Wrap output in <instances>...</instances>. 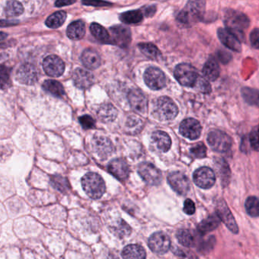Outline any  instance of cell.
Masks as SVG:
<instances>
[{"instance_id":"cell-25","label":"cell","mask_w":259,"mask_h":259,"mask_svg":"<svg viewBox=\"0 0 259 259\" xmlns=\"http://www.w3.org/2000/svg\"><path fill=\"white\" fill-rule=\"evenodd\" d=\"M221 219H219L217 214H213L207 219H204L202 222L198 225V232L201 235H205L211 231H214L216 228H219L221 224Z\"/></svg>"},{"instance_id":"cell-54","label":"cell","mask_w":259,"mask_h":259,"mask_svg":"<svg viewBox=\"0 0 259 259\" xmlns=\"http://www.w3.org/2000/svg\"><path fill=\"white\" fill-rule=\"evenodd\" d=\"M6 36H7V34H6V33H3V32H0V41L4 39L5 38H6Z\"/></svg>"},{"instance_id":"cell-40","label":"cell","mask_w":259,"mask_h":259,"mask_svg":"<svg viewBox=\"0 0 259 259\" xmlns=\"http://www.w3.org/2000/svg\"><path fill=\"white\" fill-rule=\"evenodd\" d=\"M10 83V70L4 65H0V88L5 89Z\"/></svg>"},{"instance_id":"cell-1","label":"cell","mask_w":259,"mask_h":259,"mask_svg":"<svg viewBox=\"0 0 259 259\" xmlns=\"http://www.w3.org/2000/svg\"><path fill=\"white\" fill-rule=\"evenodd\" d=\"M224 22L225 27L240 41L245 39V31L249 27V17L240 11L228 9L225 12Z\"/></svg>"},{"instance_id":"cell-5","label":"cell","mask_w":259,"mask_h":259,"mask_svg":"<svg viewBox=\"0 0 259 259\" xmlns=\"http://www.w3.org/2000/svg\"><path fill=\"white\" fill-rule=\"evenodd\" d=\"M175 77L176 80L183 86L193 88L200 76L197 70L190 64H180L175 70Z\"/></svg>"},{"instance_id":"cell-45","label":"cell","mask_w":259,"mask_h":259,"mask_svg":"<svg viewBox=\"0 0 259 259\" xmlns=\"http://www.w3.org/2000/svg\"><path fill=\"white\" fill-rule=\"evenodd\" d=\"M79 121L83 129H92L95 127V121L90 115H83V116L80 117Z\"/></svg>"},{"instance_id":"cell-15","label":"cell","mask_w":259,"mask_h":259,"mask_svg":"<svg viewBox=\"0 0 259 259\" xmlns=\"http://www.w3.org/2000/svg\"><path fill=\"white\" fill-rule=\"evenodd\" d=\"M180 133L186 138L191 140H197L202 133V126L197 120L187 118L181 122Z\"/></svg>"},{"instance_id":"cell-26","label":"cell","mask_w":259,"mask_h":259,"mask_svg":"<svg viewBox=\"0 0 259 259\" xmlns=\"http://www.w3.org/2000/svg\"><path fill=\"white\" fill-rule=\"evenodd\" d=\"M86 33V26L81 20L71 23L67 29V35L73 40L82 39Z\"/></svg>"},{"instance_id":"cell-32","label":"cell","mask_w":259,"mask_h":259,"mask_svg":"<svg viewBox=\"0 0 259 259\" xmlns=\"http://www.w3.org/2000/svg\"><path fill=\"white\" fill-rule=\"evenodd\" d=\"M42 88L47 92L56 97H62L65 95V90L62 83L53 80H47L42 84Z\"/></svg>"},{"instance_id":"cell-51","label":"cell","mask_w":259,"mask_h":259,"mask_svg":"<svg viewBox=\"0 0 259 259\" xmlns=\"http://www.w3.org/2000/svg\"><path fill=\"white\" fill-rule=\"evenodd\" d=\"M76 0H56V6L57 7H62V6H70L74 4Z\"/></svg>"},{"instance_id":"cell-36","label":"cell","mask_w":259,"mask_h":259,"mask_svg":"<svg viewBox=\"0 0 259 259\" xmlns=\"http://www.w3.org/2000/svg\"><path fill=\"white\" fill-rule=\"evenodd\" d=\"M24 12V7L20 2L17 0H9L5 7V13L8 17H17Z\"/></svg>"},{"instance_id":"cell-19","label":"cell","mask_w":259,"mask_h":259,"mask_svg":"<svg viewBox=\"0 0 259 259\" xmlns=\"http://www.w3.org/2000/svg\"><path fill=\"white\" fill-rule=\"evenodd\" d=\"M108 169L109 171L119 181H124L128 178L130 169L125 160L121 158L113 160L109 163Z\"/></svg>"},{"instance_id":"cell-11","label":"cell","mask_w":259,"mask_h":259,"mask_svg":"<svg viewBox=\"0 0 259 259\" xmlns=\"http://www.w3.org/2000/svg\"><path fill=\"white\" fill-rule=\"evenodd\" d=\"M148 245L155 253L164 254L170 249V240L164 233L156 232L149 237Z\"/></svg>"},{"instance_id":"cell-17","label":"cell","mask_w":259,"mask_h":259,"mask_svg":"<svg viewBox=\"0 0 259 259\" xmlns=\"http://www.w3.org/2000/svg\"><path fill=\"white\" fill-rule=\"evenodd\" d=\"M218 36L225 47L232 51L240 53L242 51L241 41L226 28H219Z\"/></svg>"},{"instance_id":"cell-49","label":"cell","mask_w":259,"mask_h":259,"mask_svg":"<svg viewBox=\"0 0 259 259\" xmlns=\"http://www.w3.org/2000/svg\"><path fill=\"white\" fill-rule=\"evenodd\" d=\"M184 211L188 215H192V214H194L195 211H196V206H195L194 202L191 199H187L184 202Z\"/></svg>"},{"instance_id":"cell-42","label":"cell","mask_w":259,"mask_h":259,"mask_svg":"<svg viewBox=\"0 0 259 259\" xmlns=\"http://www.w3.org/2000/svg\"><path fill=\"white\" fill-rule=\"evenodd\" d=\"M113 231L116 235L119 236V237H124V236L131 234V227L124 221H121L120 223H118L116 226L114 227Z\"/></svg>"},{"instance_id":"cell-27","label":"cell","mask_w":259,"mask_h":259,"mask_svg":"<svg viewBox=\"0 0 259 259\" xmlns=\"http://www.w3.org/2000/svg\"><path fill=\"white\" fill-rule=\"evenodd\" d=\"M152 139L159 150L167 152L170 149L171 140L167 133L161 131H155L152 134Z\"/></svg>"},{"instance_id":"cell-31","label":"cell","mask_w":259,"mask_h":259,"mask_svg":"<svg viewBox=\"0 0 259 259\" xmlns=\"http://www.w3.org/2000/svg\"><path fill=\"white\" fill-rule=\"evenodd\" d=\"M91 32L93 36L100 42L111 44L110 34L104 27L97 23H93L91 25Z\"/></svg>"},{"instance_id":"cell-55","label":"cell","mask_w":259,"mask_h":259,"mask_svg":"<svg viewBox=\"0 0 259 259\" xmlns=\"http://www.w3.org/2000/svg\"><path fill=\"white\" fill-rule=\"evenodd\" d=\"M257 127H258V131H259V125L257 126Z\"/></svg>"},{"instance_id":"cell-34","label":"cell","mask_w":259,"mask_h":259,"mask_svg":"<svg viewBox=\"0 0 259 259\" xmlns=\"http://www.w3.org/2000/svg\"><path fill=\"white\" fill-rule=\"evenodd\" d=\"M66 18V12L59 11V12H55L53 15H50L46 21V24L50 28H59L65 23Z\"/></svg>"},{"instance_id":"cell-20","label":"cell","mask_w":259,"mask_h":259,"mask_svg":"<svg viewBox=\"0 0 259 259\" xmlns=\"http://www.w3.org/2000/svg\"><path fill=\"white\" fill-rule=\"evenodd\" d=\"M74 84L79 89H89L94 84V75L88 70L77 68L73 74Z\"/></svg>"},{"instance_id":"cell-16","label":"cell","mask_w":259,"mask_h":259,"mask_svg":"<svg viewBox=\"0 0 259 259\" xmlns=\"http://www.w3.org/2000/svg\"><path fill=\"white\" fill-rule=\"evenodd\" d=\"M17 79L21 83L33 85L38 79V72L36 67L31 64H24L17 71Z\"/></svg>"},{"instance_id":"cell-13","label":"cell","mask_w":259,"mask_h":259,"mask_svg":"<svg viewBox=\"0 0 259 259\" xmlns=\"http://www.w3.org/2000/svg\"><path fill=\"white\" fill-rule=\"evenodd\" d=\"M44 71L50 77H58L63 74L65 65L62 59L57 56H47L42 62Z\"/></svg>"},{"instance_id":"cell-21","label":"cell","mask_w":259,"mask_h":259,"mask_svg":"<svg viewBox=\"0 0 259 259\" xmlns=\"http://www.w3.org/2000/svg\"><path fill=\"white\" fill-rule=\"evenodd\" d=\"M81 61L83 65L89 69H97L101 65V58L96 50L87 49L82 53Z\"/></svg>"},{"instance_id":"cell-33","label":"cell","mask_w":259,"mask_h":259,"mask_svg":"<svg viewBox=\"0 0 259 259\" xmlns=\"http://www.w3.org/2000/svg\"><path fill=\"white\" fill-rule=\"evenodd\" d=\"M241 93L242 97L246 103L259 108V90L246 87L241 90Z\"/></svg>"},{"instance_id":"cell-48","label":"cell","mask_w":259,"mask_h":259,"mask_svg":"<svg viewBox=\"0 0 259 259\" xmlns=\"http://www.w3.org/2000/svg\"><path fill=\"white\" fill-rule=\"evenodd\" d=\"M249 40L253 48L259 50V29L252 30L249 35Z\"/></svg>"},{"instance_id":"cell-2","label":"cell","mask_w":259,"mask_h":259,"mask_svg":"<svg viewBox=\"0 0 259 259\" xmlns=\"http://www.w3.org/2000/svg\"><path fill=\"white\" fill-rule=\"evenodd\" d=\"M205 12V0H189L185 8L178 13L177 20L184 25L201 21Z\"/></svg>"},{"instance_id":"cell-44","label":"cell","mask_w":259,"mask_h":259,"mask_svg":"<svg viewBox=\"0 0 259 259\" xmlns=\"http://www.w3.org/2000/svg\"><path fill=\"white\" fill-rule=\"evenodd\" d=\"M196 87L200 92L203 93V94H209L211 91V86H210V83H208V80L204 77H201V76L199 77L197 83H196Z\"/></svg>"},{"instance_id":"cell-7","label":"cell","mask_w":259,"mask_h":259,"mask_svg":"<svg viewBox=\"0 0 259 259\" xmlns=\"http://www.w3.org/2000/svg\"><path fill=\"white\" fill-rule=\"evenodd\" d=\"M216 214H218L221 221L226 225L228 230H230L233 234H238V225H237V222H236L232 212L228 208L226 202L224 199H221L218 202L217 206H216Z\"/></svg>"},{"instance_id":"cell-52","label":"cell","mask_w":259,"mask_h":259,"mask_svg":"<svg viewBox=\"0 0 259 259\" xmlns=\"http://www.w3.org/2000/svg\"><path fill=\"white\" fill-rule=\"evenodd\" d=\"M156 12V7L155 6H149L146 7L144 11V14L146 16L152 17Z\"/></svg>"},{"instance_id":"cell-28","label":"cell","mask_w":259,"mask_h":259,"mask_svg":"<svg viewBox=\"0 0 259 259\" xmlns=\"http://www.w3.org/2000/svg\"><path fill=\"white\" fill-rule=\"evenodd\" d=\"M177 238L186 247H193L198 241L196 234L190 230H179L177 233Z\"/></svg>"},{"instance_id":"cell-14","label":"cell","mask_w":259,"mask_h":259,"mask_svg":"<svg viewBox=\"0 0 259 259\" xmlns=\"http://www.w3.org/2000/svg\"><path fill=\"white\" fill-rule=\"evenodd\" d=\"M171 188L180 195H186L190 189L188 178L181 172H174L167 178Z\"/></svg>"},{"instance_id":"cell-35","label":"cell","mask_w":259,"mask_h":259,"mask_svg":"<svg viewBox=\"0 0 259 259\" xmlns=\"http://www.w3.org/2000/svg\"><path fill=\"white\" fill-rule=\"evenodd\" d=\"M138 47L140 51L149 59L156 60L161 57V52L157 48L156 46L152 44L144 42V44H139Z\"/></svg>"},{"instance_id":"cell-18","label":"cell","mask_w":259,"mask_h":259,"mask_svg":"<svg viewBox=\"0 0 259 259\" xmlns=\"http://www.w3.org/2000/svg\"><path fill=\"white\" fill-rule=\"evenodd\" d=\"M128 100L131 108L135 112L140 114H145L147 112V99L140 90H131L128 94Z\"/></svg>"},{"instance_id":"cell-50","label":"cell","mask_w":259,"mask_h":259,"mask_svg":"<svg viewBox=\"0 0 259 259\" xmlns=\"http://www.w3.org/2000/svg\"><path fill=\"white\" fill-rule=\"evenodd\" d=\"M217 55L219 60L223 64L228 63L232 59V56H231V53L225 51V50H219Z\"/></svg>"},{"instance_id":"cell-9","label":"cell","mask_w":259,"mask_h":259,"mask_svg":"<svg viewBox=\"0 0 259 259\" xmlns=\"http://www.w3.org/2000/svg\"><path fill=\"white\" fill-rule=\"evenodd\" d=\"M138 173L143 181L149 185H158L162 181L161 172L153 164L143 162L138 167Z\"/></svg>"},{"instance_id":"cell-37","label":"cell","mask_w":259,"mask_h":259,"mask_svg":"<svg viewBox=\"0 0 259 259\" xmlns=\"http://www.w3.org/2000/svg\"><path fill=\"white\" fill-rule=\"evenodd\" d=\"M143 12L140 10H132L121 14L120 19L124 24H137L143 21Z\"/></svg>"},{"instance_id":"cell-41","label":"cell","mask_w":259,"mask_h":259,"mask_svg":"<svg viewBox=\"0 0 259 259\" xmlns=\"http://www.w3.org/2000/svg\"><path fill=\"white\" fill-rule=\"evenodd\" d=\"M206 147L202 143L194 145L190 149L192 155L196 158H203L206 156Z\"/></svg>"},{"instance_id":"cell-39","label":"cell","mask_w":259,"mask_h":259,"mask_svg":"<svg viewBox=\"0 0 259 259\" xmlns=\"http://www.w3.org/2000/svg\"><path fill=\"white\" fill-rule=\"evenodd\" d=\"M51 184L55 189L62 193H66L70 189V184L68 179L60 175L52 177Z\"/></svg>"},{"instance_id":"cell-30","label":"cell","mask_w":259,"mask_h":259,"mask_svg":"<svg viewBox=\"0 0 259 259\" xmlns=\"http://www.w3.org/2000/svg\"><path fill=\"white\" fill-rule=\"evenodd\" d=\"M99 118L104 122H110L116 118L118 112L116 109L111 104H104L100 106L97 112Z\"/></svg>"},{"instance_id":"cell-24","label":"cell","mask_w":259,"mask_h":259,"mask_svg":"<svg viewBox=\"0 0 259 259\" xmlns=\"http://www.w3.org/2000/svg\"><path fill=\"white\" fill-rule=\"evenodd\" d=\"M94 148L100 156L107 158L113 152L114 147L112 142L106 137H99L94 140Z\"/></svg>"},{"instance_id":"cell-6","label":"cell","mask_w":259,"mask_h":259,"mask_svg":"<svg viewBox=\"0 0 259 259\" xmlns=\"http://www.w3.org/2000/svg\"><path fill=\"white\" fill-rule=\"evenodd\" d=\"M208 145L213 150L219 152H225L232 146V138L220 130H214L208 134L207 137Z\"/></svg>"},{"instance_id":"cell-47","label":"cell","mask_w":259,"mask_h":259,"mask_svg":"<svg viewBox=\"0 0 259 259\" xmlns=\"http://www.w3.org/2000/svg\"><path fill=\"white\" fill-rule=\"evenodd\" d=\"M82 3L85 6H95V7L112 6V4L109 2L103 1V0H83Z\"/></svg>"},{"instance_id":"cell-12","label":"cell","mask_w":259,"mask_h":259,"mask_svg":"<svg viewBox=\"0 0 259 259\" xmlns=\"http://www.w3.org/2000/svg\"><path fill=\"white\" fill-rule=\"evenodd\" d=\"M111 44L125 48L131 41V31L128 27L122 25H115L111 27Z\"/></svg>"},{"instance_id":"cell-43","label":"cell","mask_w":259,"mask_h":259,"mask_svg":"<svg viewBox=\"0 0 259 259\" xmlns=\"http://www.w3.org/2000/svg\"><path fill=\"white\" fill-rule=\"evenodd\" d=\"M249 143L252 149L259 152V131L258 127H255L249 134Z\"/></svg>"},{"instance_id":"cell-46","label":"cell","mask_w":259,"mask_h":259,"mask_svg":"<svg viewBox=\"0 0 259 259\" xmlns=\"http://www.w3.org/2000/svg\"><path fill=\"white\" fill-rule=\"evenodd\" d=\"M215 238L214 237H211L206 241L201 243L199 249H200L201 252H204V253L210 252L214 247V245H215Z\"/></svg>"},{"instance_id":"cell-4","label":"cell","mask_w":259,"mask_h":259,"mask_svg":"<svg viewBox=\"0 0 259 259\" xmlns=\"http://www.w3.org/2000/svg\"><path fill=\"white\" fill-rule=\"evenodd\" d=\"M153 114L160 121H170L176 118L178 109L175 102L167 97H161L155 102Z\"/></svg>"},{"instance_id":"cell-29","label":"cell","mask_w":259,"mask_h":259,"mask_svg":"<svg viewBox=\"0 0 259 259\" xmlns=\"http://www.w3.org/2000/svg\"><path fill=\"white\" fill-rule=\"evenodd\" d=\"M122 258L123 259H146V251L140 245H129L123 249Z\"/></svg>"},{"instance_id":"cell-22","label":"cell","mask_w":259,"mask_h":259,"mask_svg":"<svg viewBox=\"0 0 259 259\" xmlns=\"http://www.w3.org/2000/svg\"><path fill=\"white\" fill-rule=\"evenodd\" d=\"M215 168L218 171V175L220 178L223 187H227L229 184L231 178V172L230 166L228 162L223 158H216L214 160Z\"/></svg>"},{"instance_id":"cell-23","label":"cell","mask_w":259,"mask_h":259,"mask_svg":"<svg viewBox=\"0 0 259 259\" xmlns=\"http://www.w3.org/2000/svg\"><path fill=\"white\" fill-rule=\"evenodd\" d=\"M202 74L205 78L210 81H214L219 78L220 75V66L215 58L211 56L205 62L202 69Z\"/></svg>"},{"instance_id":"cell-3","label":"cell","mask_w":259,"mask_h":259,"mask_svg":"<svg viewBox=\"0 0 259 259\" xmlns=\"http://www.w3.org/2000/svg\"><path fill=\"white\" fill-rule=\"evenodd\" d=\"M81 184L85 193L91 199H100L106 192L104 180L98 174L94 172L87 174L82 178Z\"/></svg>"},{"instance_id":"cell-8","label":"cell","mask_w":259,"mask_h":259,"mask_svg":"<svg viewBox=\"0 0 259 259\" xmlns=\"http://www.w3.org/2000/svg\"><path fill=\"white\" fill-rule=\"evenodd\" d=\"M144 80L146 85L154 91L163 89L167 83L164 72L155 67H150L146 69L144 74Z\"/></svg>"},{"instance_id":"cell-10","label":"cell","mask_w":259,"mask_h":259,"mask_svg":"<svg viewBox=\"0 0 259 259\" xmlns=\"http://www.w3.org/2000/svg\"><path fill=\"white\" fill-rule=\"evenodd\" d=\"M193 181L200 188L208 190L215 184V174L210 167H199L193 174Z\"/></svg>"},{"instance_id":"cell-53","label":"cell","mask_w":259,"mask_h":259,"mask_svg":"<svg viewBox=\"0 0 259 259\" xmlns=\"http://www.w3.org/2000/svg\"><path fill=\"white\" fill-rule=\"evenodd\" d=\"M17 21H0V27H7V26L14 25Z\"/></svg>"},{"instance_id":"cell-38","label":"cell","mask_w":259,"mask_h":259,"mask_svg":"<svg viewBox=\"0 0 259 259\" xmlns=\"http://www.w3.org/2000/svg\"><path fill=\"white\" fill-rule=\"evenodd\" d=\"M246 212L252 218L259 217V199L256 196H249L245 202Z\"/></svg>"}]
</instances>
